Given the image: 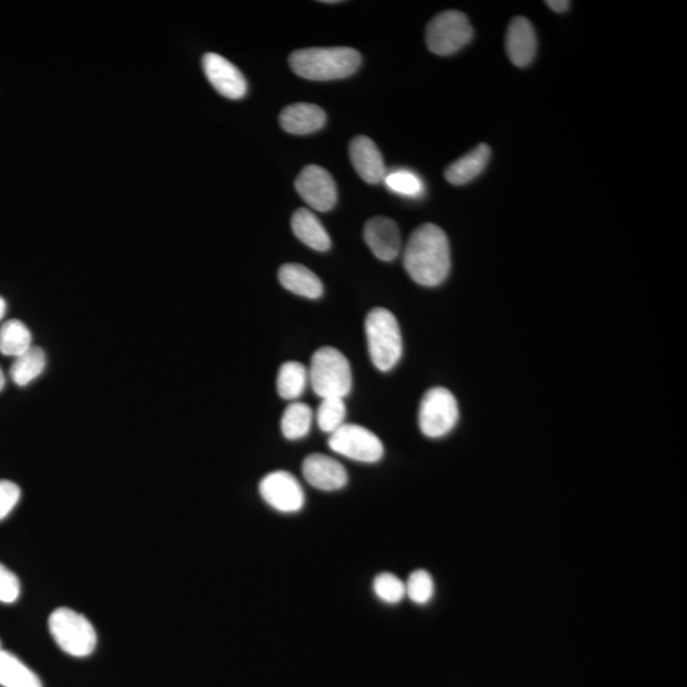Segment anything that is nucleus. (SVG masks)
I'll use <instances>...</instances> for the list:
<instances>
[{"mask_svg": "<svg viewBox=\"0 0 687 687\" xmlns=\"http://www.w3.org/2000/svg\"><path fill=\"white\" fill-rule=\"evenodd\" d=\"M279 282L289 292L308 299H319L324 294V284L312 270L301 264H285L279 269Z\"/></svg>", "mask_w": 687, "mask_h": 687, "instance_id": "nucleus-17", "label": "nucleus"}, {"mask_svg": "<svg viewBox=\"0 0 687 687\" xmlns=\"http://www.w3.org/2000/svg\"><path fill=\"white\" fill-rule=\"evenodd\" d=\"M404 268L423 287L445 282L451 271V247L445 231L432 223L415 229L405 246Z\"/></svg>", "mask_w": 687, "mask_h": 687, "instance_id": "nucleus-1", "label": "nucleus"}, {"mask_svg": "<svg viewBox=\"0 0 687 687\" xmlns=\"http://www.w3.org/2000/svg\"><path fill=\"white\" fill-rule=\"evenodd\" d=\"M369 357L378 371L389 372L403 357V335L394 313L375 308L366 319Z\"/></svg>", "mask_w": 687, "mask_h": 687, "instance_id": "nucleus-3", "label": "nucleus"}, {"mask_svg": "<svg viewBox=\"0 0 687 687\" xmlns=\"http://www.w3.org/2000/svg\"><path fill=\"white\" fill-rule=\"evenodd\" d=\"M0 686L42 687L40 677L11 652L0 651Z\"/></svg>", "mask_w": 687, "mask_h": 687, "instance_id": "nucleus-20", "label": "nucleus"}, {"mask_svg": "<svg viewBox=\"0 0 687 687\" xmlns=\"http://www.w3.org/2000/svg\"><path fill=\"white\" fill-rule=\"evenodd\" d=\"M21 593V584L16 574L12 573L3 564H0V602L13 604Z\"/></svg>", "mask_w": 687, "mask_h": 687, "instance_id": "nucleus-29", "label": "nucleus"}, {"mask_svg": "<svg viewBox=\"0 0 687 687\" xmlns=\"http://www.w3.org/2000/svg\"><path fill=\"white\" fill-rule=\"evenodd\" d=\"M4 386H6V377H4L2 368H0V391L4 389Z\"/></svg>", "mask_w": 687, "mask_h": 687, "instance_id": "nucleus-33", "label": "nucleus"}, {"mask_svg": "<svg viewBox=\"0 0 687 687\" xmlns=\"http://www.w3.org/2000/svg\"><path fill=\"white\" fill-rule=\"evenodd\" d=\"M32 347V335L20 320H9L0 327V353L18 357Z\"/></svg>", "mask_w": 687, "mask_h": 687, "instance_id": "nucleus-23", "label": "nucleus"}, {"mask_svg": "<svg viewBox=\"0 0 687 687\" xmlns=\"http://www.w3.org/2000/svg\"><path fill=\"white\" fill-rule=\"evenodd\" d=\"M387 188L406 198H420L424 194V182L415 172L400 168L385 176Z\"/></svg>", "mask_w": 687, "mask_h": 687, "instance_id": "nucleus-25", "label": "nucleus"}, {"mask_svg": "<svg viewBox=\"0 0 687 687\" xmlns=\"http://www.w3.org/2000/svg\"><path fill=\"white\" fill-rule=\"evenodd\" d=\"M203 69L208 81L221 93L231 100H240L247 93V81L240 69L222 55L208 53L203 56Z\"/></svg>", "mask_w": 687, "mask_h": 687, "instance_id": "nucleus-11", "label": "nucleus"}, {"mask_svg": "<svg viewBox=\"0 0 687 687\" xmlns=\"http://www.w3.org/2000/svg\"><path fill=\"white\" fill-rule=\"evenodd\" d=\"M550 9H553L556 13H563L567 11L570 6L568 0H551V2H546Z\"/></svg>", "mask_w": 687, "mask_h": 687, "instance_id": "nucleus-31", "label": "nucleus"}, {"mask_svg": "<svg viewBox=\"0 0 687 687\" xmlns=\"http://www.w3.org/2000/svg\"><path fill=\"white\" fill-rule=\"evenodd\" d=\"M303 476L313 488L324 492H335L348 484V472L335 458L313 453L302 465Z\"/></svg>", "mask_w": 687, "mask_h": 687, "instance_id": "nucleus-12", "label": "nucleus"}, {"mask_svg": "<svg viewBox=\"0 0 687 687\" xmlns=\"http://www.w3.org/2000/svg\"><path fill=\"white\" fill-rule=\"evenodd\" d=\"M490 156H492V149L486 144H480L466 156L447 167L446 180L456 186L469 184L485 170L490 161Z\"/></svg>", "mask_w": 687, "mask_h": 687, "instance_id": "nucleus-18", "label": "nucleus"}, {"mask_svg": "<svg viewBox=\"0 0 687 687\" xmlns=\"http://www.w3.org/2000/svg\"><path fill=\"white\" fill-rule=\"evenodd\" d=\"M460 410L455 395L445 387L425 392L420 401L418 422L420 431L428 438H442L455 429Z\"/></svg>", "mask_w": 687, "mask_h": 687, "instance_id": "nucleus-6", "label": "nucleus"}, {"mask_svg": "<svg viewBox=\"0 0 687 687\" xmlns=\"http://www.w3.org/2000/svg\"><path fill=\"white\" fill-rule=\"evenodd\" d=\"M373 591L381 601L396 605L406 596L405 583L391 573H381L373 581Z\"/></svg>", "mask_w": 687, "mask_h": 687, "instance_id": "nucleus-27", "label": "nucleus"}, {"mask_svg": "<svg viewBox=\"0 0 687 687\" xmlns=\"http://www.w3.org/2000/svg\"><path fill=\"white\" fill-rule=\"evenodd\" d=\"M7 311V303L4 301L2 297H0V320L3 319L4 315H6Z\"/></svg>", "mask_w": 687, "mask_h": 687, "instance_id": "nucleus-32", "label": "nucleus"}, {"mask_svg": "<svg viewBox=\"0 0 687 687\" xmlns=\"http://www.w3.org/2000/svg\"><path fill=\"white\" fill-rule=\"evenodd\" d=\"M46 367V355L39 347H32L27 352L18 355L11 367V378L17 386H27L28 383L41 376Z\"/></svg>", "mask_w": 687, "mask_h": 687, "instance_id": "nucleus-21", "label": "nucleus"}, {"mask_svg": "<svg viewBox=\"0 0 687 687\" xmlns=\"http://www.w3.org/2000/svg\"><path fill=\"white\" fill-rule=\"evenodd\" d=\"M349 156L354 170L363 181L371 185L385 180L386 167L382 153L375 142L364 135H358L349 144Z\"/></svg>", "mask_w": 687, "mask_h": 687, "instance_id": "nucleus-14", "label": "nucleus"}, {"mask_svg": "<svg viewBox=\"0 0 687 687\" xmlns=\"http://www.w3.org/2000/svg\"><path fill=\"white\" fill-rule=\"evenodd\" d=\"M508 58L516 67L525 68L535 59L537 37L534 26L525 17L513 18L506 36Z\"/></svg>", "mask_w": 687, "mask_h": 687, "instance_id": "nucleus-15", "label": "nucleus"}, {"mask_svg": "<svg viewBox=\"0 0 687 687\" xmlns=\"http://www.w3.org/2000/svg\"><path fill=\"white\" fill-rule=\"evenodd\" d=\"M261 498L275 511L292 514L305 506V492L301 484L287 471H274L260 481Z\"/></svg>", "mask_w": 687, "mask_h": 687, "instance_id": "nucleus-9", "label": "nucleus"}, {"mask_svg": "<svg viewBox=\"0 0 687 687\" xmlns=\"http://www.w3.org/2000/svg\"><path fill=\"white\" fill-rule=\"evenodd\" d=\"M313 413L305 403H293L287 406L282 417L283 436L291 441L305 438L311 431Z\"/></svg>", "mask_w": 687, "mask_h": 687, "instance_id": "nucleus-24", "label": "nucleus"}, {"mask_svg": "<svg viewBox=\"0 0 687 687\" xmlns=\"http://www.w3.org/2000/svg\"><path fill=\"white\" fill-rule=\"evenodd\" d=\"M51 637L69 656L84 658L95 651L97 634L86 616L68 607H59L49 618Z\"/></svg>", "mask_w": 687, "mask_h": 687, "instance_id": "nucleus-5", "label": "nucleus"}, {"mask_svg": "<svg viewBox=\"0 0 687 687\" xmlns=\"http://www.w3.org/2000/svg\"><path fill=\"white\" fill-rule=\"evenodd\" d=\"M292 229L298 240L311 249L325 252L330 250L331 238L319 218L305 208H299L292 217Z\"/></svg>", "mask_w": 687, "mask_h": 687, "instance_id": "nucleus-19", "label": "nucleus"}, {"mask_svg": "<svg viewBox=\"0 0 687 687\" xmlns=\"http://www.w3.org/2000/svg\"><path fill=\"white\" fill-rule=\"evenodd\" d=\"M20 498V486L9 480H0V521L13 511Z\"/></svg>", "mask_w": 687, "mask_h": 687, "instance_id": "nucleus-30", "label": "nucleus"}, {"mask_svg": "<svg viewBox=\"0 0 687 687\" xmlns=\"http://www.w3.org/2000/svg\"><path fill=\"white\" fill-rule=\"evenodd\" d=\"M364 241L372 254L382 261L395 260L401 251L400 229L390 218L369 219L364 227Z\"/></svg>", "mask_w": 687, "mask_h": 687, "instance_id": "nucleus-13", "label": "nucleus"}, {"mask_svg": "<svg viewBox=\"0 0 687 687\" xmlns=\"http://www.w3.org/2000/svg\"><path fill=\"white\" fill-rule=\"evenodd\" d=\"M296 189L312 209L329 212L338 200V190L330 172L320 166L303 168L296 180Z\"/></svg>", "mask_w": 687, "mask_h": 687, "instance_id": "nucleus-10", "label": "nucleus"}, {"mask_svg": "<svg viewBox=\"0 0 687 687\" xmlns=\"http://www.w3.org/2000/svg\"><path fill=\"white\" fill-rule=\"evenodd\" d=\"M329 447L339 455L363 464H375L385 453L381 439L357 424L341 425L338 431L330 434Z\"/></svg>", "mask_w": 687, "mask_h": 687, "instance_id": "nucleus-8", "label": "nucleus"}, {"mask_svg": "<svg viewBox=\"0 0 687 687\" xmlns=\"http://www.w3.org/2000/svg\"><path fill=\"white\" fill-rule=\"evenodd\" d=\"M280 126L289 134L307 135L324 128L325 111L312 104H293L280 112Z\"/></svg>", "mask_w": 687, "mask_h": 687, "instance_id": "nucleus-16", "label": "nucleus"}, {"mask_svg": "<svg viewBox=\"0 0 687 687\" xmlns=\"http://www.w3.org/2000/svg\"><path fill=\"white\" fill-rule=\"evenodd\" d=\"M347 417V406L340 397H327L317 410V424L322 432L333 434L344 425Z\"/></svg>", "mask_w": 687, "mask_h": 687, "instance_id": "nucleus-26", "label": "nucleus"}, {"mask_svg": "<svg viewBox=\"0 0 687 687\" xmlns=\"http://www.w3.org/2000/svg\"><path fill=\"white\" fill-rule=\"evenodd\" d=\"M362 64V55L352 48H310L294 51L289 65L297 76L310 81H336L352 76Z\"/></svg>", "mask_w": 687, "mask_h": 687, "instance_id": "nucleus-2", "label": "nucleus"}, {"mask_svg": "<svg viewBox=\"0 0 687 687\" xmlns=\"http://www.w3.org/2000/svg\"><path fill=\"white\" fill-rule=\"evenodd\" d=\"M474 37L469 18L458 11L437 14L428 23L425 41L433 54L447 56L457 53Z\"/></svg>", "mask_w": 687, "mask_h": 687, "instance_id": "nucleus-7", "label": "nucleus"}, {"mask_svg": "<svg viewBox=\"0 0 687 687\" xmlns=\"http://www.w3.org/2000/svg\"><path fill=\"white\" fill-rule=\"evenodd\" d=\"M0 651H2V646H0Z\"/></svg>", "mask_w": 687, "mask_h": 687, "instance_id": "nucleus-34", "label": "nucleus"}, {"mask_svg": "<svg viewBox=\"0 0 687 687\" xmlns=\"http://www.w3.org/2000/svg\"><path fill=\"white\" fill-rule=\"evenodd\" d=\"M406 596L414 604L427 605L434 595V582L431 574L427 570H415L410 574L408 582L405 583Z\"/></svg>", "mask_w": 687, "mask_h": 687, "instance_id": "nucleus-28", "label": "nucleus"}, {"mask_svg": "<svg viewBox=\"0 0 687 687\" xmlns=\"http://www.w3.org/2000/svg\"><path fill=\"white\" fill-rule=\"evenodd\" d=\"M308 371L302 363L285 362L279 368L277 378L278 394L284 400H296L305 392Z\"/></svg>", "mask_w": 687, "mask_h": 687, "instance_id": "nucleus-22", "label": "nucleus"}, {"mask_svg": "<svg viewBox=\"0 0 687 687\" xmlns=\"http://www.w3.org/2000/svg\"><path fill=\"white\" fill-rule=\"evenodd\" d=\"M308 381L312 390L321 399L340 397L344 399L353 387L352 367L340 350L324 347L316 350L311 358Z\"/></svg>", "mask_w": 687, "mask_h": 687, "instance_id": "nucleus-4", "label": "nucleus"}]
</instances>
